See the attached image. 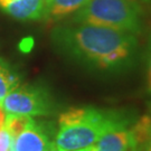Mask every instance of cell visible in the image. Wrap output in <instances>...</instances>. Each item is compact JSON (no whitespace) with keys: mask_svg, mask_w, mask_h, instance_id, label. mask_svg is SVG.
Returning <instances> with one entry per match:
<instances>
[{"mask_svg":"<svg viewBox=\"0 0 151 151\" xmlns=\"http://www.w3.org/2000/svg\"><path fill=\"white\" fill-rule=\"evenodd\" d=\"M53 42L66 56L102 73H128L138 63L139 42L131 32L76 22L56 28Z\"/></svg>","mask_w":151,"mask_h":151,"instance_id":"cell-1","label":"cell"},{"mask_svg":"<svg viewBox=\"0 0 151 151\" xmlns=\"http://www.w3.org/2000/svg\"><path fill=\"white\" fill-rule=\"evenodd\" d=\"M129 111L102 110L93 106L70 108L60 114L54 145L58 151H76L94 146L113 129L131 125Z\"/></svg>","mask_w":151,"mask_h":151,"instance_id":"cell-2","label":"cell"},{"mask_svg":"<svg viewBox=\"0 0 151 151\" xmlns=\"http://www.w3.org/2000/svg\"><path fill=\"white\" fill-rule=\"evenodd\" d=\"M73 22L137 35L142 30V9L137 0H88Z\"/></svg>","mask_w":151,"mask_h":151,"instance_id":"cell-3","label":"cell"},{"mask_svg":"<svg viewBox=\"0 0 151 151\" xmlns=\"http://www.w3.org/2000/svg\"><path fill=\"white\" fill-rule=\"evenodd\" d=\"M0 108L7 114L32 116L50 113L53 104L50 96L43 88L17 86L6 95Z\"/></svg>","mask_w":151,"mask_h":151,"instance_id":"cell-4","label":"cell"},{"mask_svg":"<svg viewBox=\"0 0 151 151\" xmlns=\"http://www.w3.org/2000/svg\"><path fill=\"white\" fill-rule=\"evenodd\" d=\"M95 151H140L131 125H124L103 134L94 145Z\"/></svg>","mask_w":151,"mask_h":151,"instance_id":"cell-5","label":"cell"},{"mask_svg":"<svg viewBox=\"0 0 151 151\" xmlns=\"http://www.w3.org/2000/svg\"><path fill=\"white\" fill-rule=\"evenodd\" d=\"M52 145L43 128L30 119L14 138L11 148L15 151H47Z\"/></svg>","mask_w":151,"mask_h":151,"instance_id":"cell-6","label":"cell"},{"mask_svg":"<svg viewBox=\"0 0 151 151\" xmlns=\"http://www.w3.org/2000/svg\"><path fill=\"white\" fill-rule=\"evenodd\" d=\"M0 8L19 20H37L45 16L44 0H0Z\"/></svg>","mask_w":151,"mask_h":151,"instance_id":"cell-7","label":"cell"},{"mask_svg":"<svg viewBox=\"0 0 151 151\" xmlns=\"http://www.w3.org/2000/svg\"><path fill=\"white\" fill-rule=\"evenodd\" d=\"M88 0H48L46 2L45 18L60 20L65 17L77 12L87 4Z\"/></svg>","mask_w":151,"mask_h":151,"instance_id":"cell-8","label":"cell"},{"mask_svg":"<svg viewBox=\"0 0 151 151\" xmlns=\"http://www.w3.org/2000/svg\"><path fill=\"white\" fill-rule=\"evenodd\" d=\"M18 77H17L5 64L4 62H0V103L5 96L18 86Z\"/></svg>","mask_w":151,"mask_h":151,"instance_id":"cell-9","label":"cell"},{"mask_svg":"<svg viewBox=\"0 0 151 151\" xmlns=\"http://www.w3.org/2000/svg\"><path fill=\"white\" fill-rule=\"evenodd\" d=\"M146 87L148 94V102L151 112V35L148 40L146 52Z\"/></svg>","mask_w":151,"mask_h":151,"instance_id":"cell-10","label":"cell"},{"mask_svg":"<svg viewBox=\"0 0 151 151\" xmlns=\"http://www.w3.org/2000/svg\"><path fill=\"white\" fill-rule=\"evenodd\" d=\"M14 138L4 123L0 127V151H8L12 146Z\"/></svg>","mask_w":151,"mask_h":151,"instance_id":"cell-11","label":"cell"},{"mask_svg":"<svg viewBox=\"0 0 151 151\" xmlns=\"http://www.w3.org/2000/svg\"><path fill=\"white\" fill-rule=\"evenodd\" d=\"M32 44H34L32 39H30V38L25 39L22 43V45H20V48H22V50H24V52H28V50H30V48L32 47Z\"/></svg>","mask_w":151,"mask_h":151,"instance_id":"cell-12","label":"cell"},{"mask_svg":"<svg viewBox=\"0 0 151 151\" xmlns=\"http://www.w3.org/2000/svg\"><path fill=\"white\" fill-rule=\"evenodd\" d=\"M145 151H151V134L149 137V140L147 142L146 147H145Z\"/></svg>","mask_w":151,"mask_h":151,"instance_id":"cell-13","label":"cell"},{"mask_svg":"<svg viewBox=\"0 0 151 151\" xmlns=\"http://www.w3.org/2000/svg\"><path fill=\"white\" fill-rule=\"evenodd\" d=\"M76 151H95V147L92 146V147H88V148H85V149H81V150H76Z\"/></svg>","mask_w":151,"mask_h":151,"instance_id":"cell-14","label":"cell"},{"mask_svg":"<svg viewBox=\"0 0 151 151\" xmlns=\"http://www.w3.org/2000/svg\"><path fill=\"white\" fill-rule=\"evenodd\" d=\"M47 151H58V150L56 149V147H55V145H54V143H53V145L50 146V148H49V149H48V150H47Z\"/></svg>","mask_w":151,"mask_h":151,"instance_id":"cell-15","label":"cell"},{"mask_svg":"<svg viewBox=\"0 0 151 151\" xmlns=\"http://www.w3.org/2000/svg\"><path fill=\"white\" fill-rule=\"evenodd\" d=\"M4 123V115H2V112H1V110H0V127H1V124Z\"/></svg>","mask_w":151,"mask_h":151,"instance_id":"cell-16","label":"cell"},{"mask_svg":"<svg viewBox=\"0 0 151 151\" xmlns=\"http://www.w3.org/2000/svg\"><path fill=\"white\" fill-rule=\"evenodd\" d=\"M10 151H15V150H14V149H12V148H10Z\"/></svg>","mask_w":151,"mask_h":151,"instance_id":"cell-17","label":"cell"},{"mask_svg":"<svg viewBox=\"0 0 151 151\" xmlns=\"http://www.w3.org/2000/svg\"><path fill=\"white\" fill-rule=\"evenodd\" d=\"M44 1H45V2H47V1H48V0H44Z\"/></svg>","mask_w":151,"mask_h":151,"instance_id":"cell-18","label":"cell"}]
</instances>
